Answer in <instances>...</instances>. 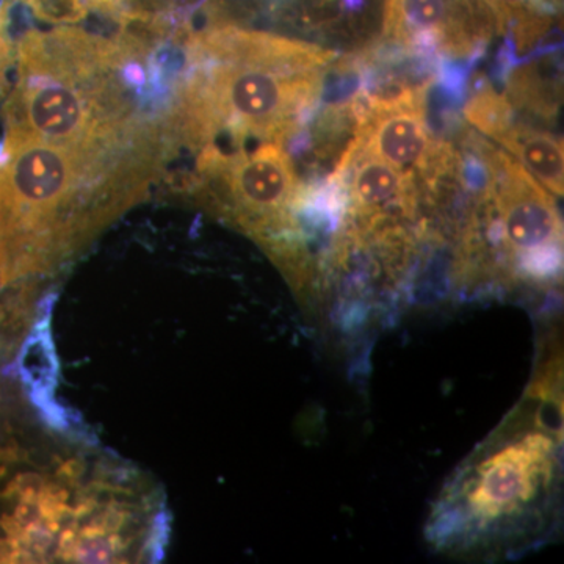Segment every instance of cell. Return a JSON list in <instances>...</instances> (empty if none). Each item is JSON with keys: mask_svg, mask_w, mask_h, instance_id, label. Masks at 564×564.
I'll use <instances>...</instances> for the list:
<instances>
[{"mask_svg": "<svg viewBox=\"0 0 564 564\" xmlns=\"http://www.w3.org/2000/svg\"><path fill=\"white\" fill-rule=\"evenodd\" d=\"M488 173L489 239L532 276L545 278L562 265L563 223L555 199L513 155L480 144Z\"/></svg>", "mask_w": 564, "mask_h": 564, "instance_id": "5b68a950", "label": "cell"}, {"mask_svg": "<svg viewBox=\"0 0 564 564\" xmlns=\"http://www.w3.org/2000/svg\"><path fill=\"white\" fill-rule=\"evenodd\" d=\"M336 177L345 180L348 214L358 232H380L411 220L417 210L415 177L348 144Z\"/></svg>", "mask_w": 564, "mask_h": 564, "instance_id": "9c48e42d", "label": "cell"}, {"mask_svg": "<svg viewBox=\"0 0 564 564\" xmlns=\"http://www.w3.org/2000/svg\"><path fill=\"white\" fill-rule=\"evenodd\" d=\"M356 128L352 147L383 159L415 180L433 182L447 170L452 152L436 143L426 122L422 90L389 98L358 96L352 101Z\"/></svg>", "mask_w": 564, "mask_h": 564, "instance_id": "8992f818", "label": "cell"}, {"mask_svg": "<svg viewBox=\"0 0 564 564\" xmlns=\"http://www.w3.org/2000/svg\"><path fill=\"white\" fill-rule=\"evenodd\" d=\"M14 63V46L10 39V3L0 7V87L6 84L7 73Z\"/></svg>", "mask_w": 564, "mask_h": 564, "instance_id": "9a60e30c", "label": "cell"}, {"mask_svg": "<svg viewBox=\"0 0 564 564\" xmlns=\"http://www.w3.org/2000/svg\"><path fill=\"white\" fill-rule=\"evenodd\" d=\"M166 139L120 147L6 141L0 155V289L41 280L140 203Z\"/></svg>", "mask_w": 564, "mask_h": 564, "instance_id": "6da1fadb", "label": "cell"}, {"mask_svg": "<svg viewBox=\"0 0 564 564\" xmlns=\"http://www.w3.org/2000/svg\"><path fill=\"white\" fill-rule=\"evenodd\" d=\"M163 129L193 150L228 137L232 147L284 143L321 96L334 54L273 33L214 25L192 33Z\"/></svg>", "mask_w": 564, "mask_h": 564, "instance_id": "7a4b0ae2", "label": "cell"}, {"mask_svg": "<svg viewBox=\"0 0 564 564\" xmlns=\"http://www.w3.org/2000/svg\"><path fill=\"white\" fill-rule=\"evenodd\" d=\"M188 191L204 207L248 234L289 276L300 281L304 254L296 212L302 187L282 144L263 141L252 150L236 151L204 147Z\"/></svg>", "mask_w": 564, "mask_h": 564, "instance_id": "277c9868", "label": "cell"}, {"mask_svg": "<svg viewBox=\"0 0 564 564\" xmlns=\"http://www.w3.org/2000/svg\"><path fill=\"white\" fill-rule=\"evenodd\" d=\"M464 113L474 128L492 140L499 139L514 121L513 106L507 95L497 93L489 84L474 93Z\"/></svg>", "mask_w": 564, "mask_h": 564, "instance_id": "5bb4252c", "label": "cell"}, {"mask_svg": "<svg viewBox=\"0 0 564 564\" xmlns=\"http://www.w3.org/2000/svg\"><path fill=\"white\" fill-rule=\"evenodd\" d=\"M496 141L514 155L543 187L555 196H563L564 152L558 137L525 122L513 121Z\"/></svg>", "mask_w": 564, "mask_h": 564, "instance_id": "30bf717a", "label": "cell"}, {"mask_svg": "<svg viewBox=\"0 0 564 564\" xmlns=\"http://www.w3.org/2000/svg\"><path fill=\"white\" fill-rule=\"evenodd\" d=\"M144 41L131 28L113 36L77 28L25 32L3 106L6 141L120 147L162 135L163 126L141 115L128 79Z\"/></svg>", "mask_w": 564, "mask_h": 564, "instance_id": "3957f363", "label": "cell"}, {"mask_svg": "<svg viewBox=\"0 0 564 564\" xmlns=\"http://www.w3.org/2000/svg\"><path fill=\"white\" fill-rule=\"evenodd\" d=\"M497 22L484 0H386L383 39L403 50L466 58L484 51Z\"/></svg>", "mask_w": 564, "mask_h": 564, "instance_id": "ba28073f", "label": "cell"}, {"mask_svg": "<svg viewBox=\"0 0 564 564\" xmlns=\"http://www.w3.org/2000/svg\"><path fill=\"white\" fill-rule=\"evenodd\" d=\"M556 444L534 430L494 448L470 470L463 486L464 502L481 524L513 518L551 484Z\"/></svg>", "mask_w": 564, "mask_h": 564, "instance_id": "52a82bcc", "label": "cell"}, {"mask_svg": "<svg viewBox=\"0 0 564 564\" xmlns=\"http://www.w3.org/2000/svg\"><path fill=\"white\" fill-rule=\"evenodd\" d=\"M25 3L35 17L50 22H79L90 17L111 18L126 25L154 14L141 13L132 0H18Z\"/></svg>", "mask_w": 564, "mask_h": 564, "instance_id": "7c38bea8", "label": "cell"}, {"mask_svg": "<svg viewBox=\"0 0 564 564\" xmlns=\"http://www.w3.org/2000/svg\"><path fill=\"white\" fill-rule=\"evenodd\" d=\"M132 2L140 11L154 14L155 10L166 9L174 0H132Z\"/></svg>", "mask_w": 564, "mask_h": 564, "instance_id": "2e32d148", "label": "cell"}, {"mask_svg": "<svg viewBox=\"0 0 564 564\" xmlns=\"http://www.w3.org/2000/svg\"><path fill=\"white\" fill-rule=\"evenodd\" d=\"M508 101L518 109L529 110L544 120L556 117L558 111V87L549 84L533 66L516 70L507 93Z\"/></svg>", "mask_w": 564, "mask_h": 564, "instance_id": "4fadbf2b", "label": "cell"}, {"mask_svg": "<svg viewBox=\"0 0 564 564\" xmlns=\"http://www.w3.org/2000/svg\"><path fill=\"white\" fill-rule=\"evenodd\" d=\"M497 31L510 36L519 52L529 51L562 17V0H484Z\"/></svg>", "mask_w": 564, "mask_h": 564, "instance_id": "8fae6325", "label": "cell"}]
</instances>
